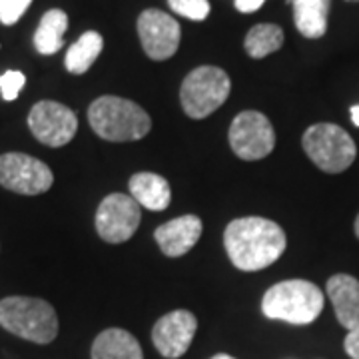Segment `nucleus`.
<instances>
[{
  "instance_id": "28",
  "label": "nucleus",
  "mask_w": 359,
  "mask_h": 359,
  "mask_svg": "<svg viewBox=\"0 0 359 359\" xmlns=\"http://www.w3.org/2000/svg\"><path fill=\"white\" fill-rule=\"evenodd\" d=\"M353 228H355V236H358V238H359V216H358V218H355V226H353Z\"/></svg>"
},
{
  "instance_id": "9",
  "label": "nucleus",
  "mask_w": 359,
  "mask_h": 359,
  "mask_svg": "<svg viewBox=\"0 0 359 359\" xmlns=\"http://www.w3.org/2000/svg\"><path fill=\"white\" fill-rule=\"evenodd\" d=\"M140 218V204L132 196L110 194L96 210V231L108 244H122L136 233Z\"/></svg>"
},
{
  "instance_id": "11",
  "label": "nucleus",
  "mask_w": 359,
  "mask_h": 359,
  "mask_svg": "<svg viewBox=\"0 0 359 359\" xmlns=\"http://www.w3.org/2000/svg\"><path fill=\"white\" fill-rule=\"evenodd\" d=\"M138 36H140L142 48L156 62H162L172 58L178 52L182 30L178 20L172 14L148 8L138 16Z\"/></svg>"
},
{
  "instance_id": "4",
  "label": "nucleus",
  "mask_w": 359,
  "mask_h": 359,
  "mask_svg": "<svg viewBox=\"0 0 359 359\" xmlns=\"http://www.w3.org/2000/svg\"><path fill=\"white\" fill-rule=\"evenodd\" d=\"M323 294L308 280H285L271 285L264 294L262 311L269 320L294 325H308L323 311Z\"/></svg>"
},
{
  "instance_id": "2",
  "label": "nucleus",
  "mask_w": 359,
  "mask_h": 359,
  "mask_svg": "<svg viewBox=\"0 0 359 359\" xmlns=\"http://www.w3.org/2000/svg\"><path fill=\"white\" fill-rule=\"evenodd\" d=\"M88 122L92 130L108 142L142 140L152 130V118L148 112L120 96H100L88 108Z\"/></svg>"
},
{
  "instance_id": "19",
  "label": "nucleus",
  "mask_w": 359,
  "mask_h": 359,
  "mask_svg": "<svg viewBox=\"0 0 359 359\" xmlns=\"http://www.w3.org/2000/svg\"><path fill=\"white\" fill-rule=\"evenodd\" d=\"M102 48V34H98L96 30L84 32V34L68 48V52H66V70H68L70 74H84V72H88L90 66L94 65L96 58L100 56Z\"/></svg>"
},
{
  "instance_id": "15",
  "label": "nucleus",
  "mask_w": 359,
  "mask_h": 359,
  "mask_svg": "<svg viewBox=\"0 0 359 359\" xmlns=\"http://www.w3.org/2000/svg\"><path fill=\"white\" fill-rule=\"evenodd\" d=\"M130 196L152 212H162L170 205L172 190L166 178L154 172H138L128 182Z\"/></svg>"
},
{
  "instance_id": "18",
  "label": "nucleus",
  "mask_w": 359,
  "mask_h": 359,
  "mask_svg": "<svg viewBox=\"0 0 359 359\" xmlns=\"http://www.w3.org/2000/svg\"><path fill=\"white\" fill-rule=\"evenodd\" d=\"M68 30V14L60 8H52L40 18V25L34 32V48L50 56L65 46V34Z\"/></svg>"
},
{
  "instance_id": "16",
  "label": "nucleus",
  "mask_w": 359,
  "mask_h": 359,
  "mask_svg": "<svg viewBox=\"0 0 359 359\" xmlns=\"http://www.w3.org/2000/svg\"><path fill=\"white\" fill-rule=\"evenodd\" d=\"M92 359H144L142 347L134 335L120 330V327H110L104 330L102 334L92 344L90 351Z\"/></svg>"
},
{
  "instance_id": "26",
  "label": "nucleus",
  "mask_w": 359,
  "mask_h": 359,
  "mask_svg": "<svg viewBox=\"0 0 359 359\" xmlns=\"http://www.w3.org/2000/svg\"><path fill=\"white\" fill-rule=\"evenodd\" d=\"M349 116H351V122H353V124L359 128V104L358 106H351V108H349Z\"/></svg>"
},
{
  "instance_id": "27",
  "label": "nucleus",
  "mask_w": 359,
  "mask_h": 359,
  "mask_svg": "<svg viewBox=\"0 0 359 359\" xmlns=\"http://www.w3.org/2000/svg\"><path fill=\"white\" fill-rule=\"evenodd\" d=\"M210 359H236V358H231V355H228V353H218V355H214V358H210Z\"/></svg>"
},
{
  "instance_id": "25",
  "label": "nucleus",
  "mask_w": 359,
  "mask_h": 359,
  "mask_svg": "<svg viewBox=\"0 0 359 359\" xmlns=\"http://www.w3.org/2000/svg\"><path fill=\"white\" fill-rule=\"evenodd\" d=\"M264 2H266V0H233L236 8H238L240 13H244V14L256 13V11H259Z\"/></svg>"
},
{
  "instance_id": "13",
  "label": "nucleus",
  "mask_w": 359,
  "mask_h": 359,
  "mask_svg": "<svg viewBox=\"0 0 359 359\" xmlns=\"http://www.w3.org/2000/svg\"><path fill=\"white\" fill-rule=\"evenodd\" d=\"M202 236V219L194 214H186L176 219H170L156 230L154 238L160 250L168 257H180L188 254L198 244Z\"/></svg>"
},
{
  "instance_id": "24",
  "label": "nucleus",
  "mask_w": 359,
  "mask_h": 359,
  "mask_svg": "<svg viewBox=\"0 0 359 359\" xmlns=\"http://www.w3.org/2000/svg\"><path fill=\"white\" fill-rule=\"evenodd\" d=\"M344 347H346V353L351 359H359V327L347 332L346 341H344Z\"/></svg>"
},
{
  "instance_id": "17",
  "label": "nucleus",
  "mask_w": 359,
  "mask_h": 359,
  "mask_svg": "<svg viewBox=\"0 0 359 359\" xmlns=\"http://www.w3.org/2000/svg\"><path fill=\"white\" fill-rule=\"evenodd\" d=\"M297 32L309 40L321 39L327 32V16L332 0H292Z\"/></svg>"
},
{
  "instance_id": "5",
  "label": "nucleus",
  "mask_w": 359,
  "mask_h": 359,
  "mask_svg": "<svg viewBox=\"0 0 359 359\" xmlns=\"http://www.w3.org/2000/svg\"><path fill=\"white\" fill-rule=\"evenodd\" d=\"M231 90L230 76L218 66H198L184 78L180 88V102L184 112L202 120L214 114L228 100Z\"/></svg>"
},
{
  "instance_id": "23",
  "label": "nucleus",
  "mask_w": 359,
  "mask_h": 359,
  "mask_svg": "<svg viewBox=\"0 0 359 359\" xmlns=\"http://www.w3.org/2000/svg\"><path fill=\"white\" fill-rule=\"evenodd\" d=\"M30 4H32V0H2V4H0V22L6 26L16 25Z\"/></svg>"
},
{
  "instance_id": "3",
  "label": "nucleus",
  "mask_w": 359,
  "mask_h": 359,
  "mask_svg": "<svg viewBox=\"0 0 359 359\" xmlns=\"http://www.w3.org/2000/svg\"><path fill=\"white\" fill-rule=\"evenodd\" d=\"M0 325L26 341L46 346L58 335V316L48 302L26 295L0 299Z\"/></svg>"
},
{
  "instance_id": "7",
  "label": "nucleus",
  "mask_w": 359,
  "mask_h": 359,
  "mask_svg": "<svg viewBox=\"0 0 359 359\" xmlns=\"http://www.w3.org/2000/svg\"><path fill=\"white\" fill-rule=\"evenodd\" d=\"M231 150L245 162L262 160L276 148V132L268 116L256 110H245L231 122L228 132Z\"/></svg>"
},
{
  "instance_id": "10",
  "label": "nucleus",
  "mask_w": 359,
  "mask_h": 359,
  "mask_svg": "<svg viewBox=\"0 0 359 359\" xmlns=\"http://www.w3.org/2000/svg\"><path fill=\"white\" fill-rule=\"evenodd\" d=\"M28 128L44 146L60 148L76 136L78 118L65 104L40 100L30 108Z\"/></svg>"
},
{
  "instance_id": "20",
  "label": "nucleus",
  "mask_w": 359,
  "mask_h": 359,
  "mask_svg": "<svg viewBox=\"0 0 359 359\" xmlns=\"http://www.w3.org/2000/svg\"><path fill=\"white\" fill-rule=\"evenodd\" d=\"M283 44V30L278 25H256L245 34L244 48L252 58H266L278 52Z\"/></svg>"
},
{
  "instance_id": "1",
  "label": "nucleus",
  "mask_w": 359,
  "mask_h": 359,
  "mask_svg": "<svg viewBox=\"0 0 359 359\" xmlns=\"http://www.w3.org/2000/svg\"><path fill=\"white\" fill-rule=\"evenodd\" d=\"M224 245L230 262L242 271H259L278 262L285 252V231L268 218L248 216L228 224Z\"/></svg>"
},
{
  "instance_id": "8",
  "label": "nucleus",
  "mask_w": 359,
  "mask_h": 359,
  "mask_svg": "<svg viewBox=\"0 0 359 359\" xmlns=\"http://www.w3.org/2000/svg\"><path fill=\"white\" fill-rule=\"evenodd\" d=\"M54 184L52 170L42 160L22 152L0 156V186L14 194L39 196L48 192Z\"/></svg>"
},
{
  "instance_id": "14",
  "label": "nucleus",
  "mask_w": 359,
  "mask_h": 359,
  "mask_svg": "<svg viewBox=\"0 0 359 359\" xmlns=\"http://www.w3.org/2000/svg\"><path fill=\"white\" fill-rule=\"evenodd\" d=\"M325 292L334 304L335 318L347 332L359 327V280L349 273H335L327 280Z\"/></svg>"
},
{
  "instance_id": "6",
  "label": "nucleus",
  "mask_w": 359,
  "mask_h": 359,
  "mask_svg": "<svg viewBox=\"0 0 359 359\" xmlns=\"http://www.w3.org/2000/svg\"><path fill=\"white\" fill-rule=\"evenodd\" d=\"M302 146L316 166L327 174H341L353 164L358 148L353 138L341 126L313 124L306 130Z\"/></svg>"
},
{
  "instance_id": "21",
  "label": "nucleus",
  "mask_w": 359,
  "mask_h": 359,
  "mask_svg": "<svg viewBox=\"0 0 359 359\" xmlns=\"http://www.w3.org/2000/svg\"><path fill=\"white\" fill-rule=\"evenodd\" d=\"M168 6L180 16L202 22L210 16V2L208 0H168Z\"/></svg>"
},
{
  "instance_id": "22",
  "label": "nucleus",
  "mask_w": 359,
  "mask_h": 359,
  "mask_svg": "<svg viewBox=\"0 0 359 359\" xmlns=\"http://www.w3.org/2000/svg\"><path fill=\"white\" fill-rule=\"evenodd\" d=\"M26 76L20 70H6L0 76V94L6 102H13L18 98L20 90L25 88Z\"/></svg>"
},
{
  "instance_id": "29",
  "label": "nucleus",
  "mask_w": 359,
  "mask_h": 359,
  "mask_svg": "<svg viewBox=\"0 0 359 359\" xmlns=\"http://www.w3.org/2000/svg\"><path fill=\"white\" fill-rule=\"evenodd\" d=\"M0 4H2V0H0Z\"/></svg>"
},
{
  "instance_id": "12",
  "label": "nucleus",
  "mask_w": 359,
  "mask_h": 359,
  "mask_svg": "<svg viewBox=\"0 0 359 359\" xmlns=\"http://www.w3.org/2000/svg\"><path fill=\"white\" fill-rule=\"evenodd\" d=\"M198 320L188 309H174L156 321L152 330V341L166 359L182 358L194 341Z\"/></svg>"
}]
</instances>
